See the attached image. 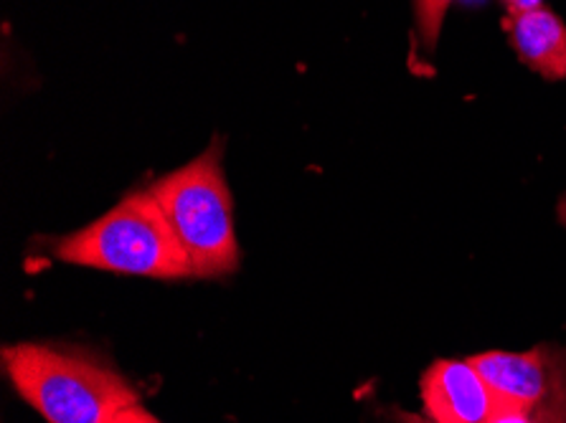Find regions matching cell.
<instances>
[{"label": "cell", "instance_id": "1", "mask_svg": "<svg viewBox=\"0 0 566 423\" xmlns=\"http://www.w3.org/2000/svg\"><path fill=\"white\" fill-rule=\"evenodd\" d=\"M3 370L15 393L49 423H102L113 411L140 401L109 362L62 345H6Z\"/></svg>", "mask_w": 566, "mask_h": 423}, {"label": "cell", "instance_id": "2", "mask_svg": "<svg viewBox=\"0 0 566 423\" xmlns=\"http://www.w3.org/2000/svg\"><path fill=\"white\" fill-rule=\"evenodd\" d=\"M54 256L64 264L145 279L193 276L191 262L150 188L133 191L102 219L59 239Z\"/></svg>", "mask_w": 566, "mask_h": 423}, {"label": "cell", "instance_id": "3", "mask_svg": "<svg viewBox=\"0 0 566 423\" xmlns=\"http://www.w3.org/2000/svg\"><path fill=\"white\" fill-rule=\"evenodd\" d=\"M178 244L191 262L193 276L217 279L234 274L239 244L231 211V191L221 166V142L213 140L199 158L168 172L150 186Z\"/></svg>", "mask_w": 566, "mask_h": 423}, {"label": "cell", "instance_id": "4", "mask_svg": "<svg viewBox=\"0 0 566 423\" xmlns=\"http://www.w3.org/2000/svg\"><path fill=\"white\" fill-rule=\"evenodd\" d=\"M470 362L493 388L505 409H536L566 388V356L538 345L534 350H485Z\"/></svg>", "mask_w": 566, "mask_h": 423}, {"label": "cell", "instance_id": "5", "mask_svg": "<svg viewBox=\"0 0 566 423\" xmlns=\"http://www.w3.org/2000/svg\"><path fill=\"white\" fill-rule=\"evenodd\" d=\"M422 416L432 423H488L505 411L470 358H440L419 378Z\"/></svg>", "mask_w": 566, "mask_h": 423}, {"label": "cell", "instance_id": "6", "mask_svg": "<svg viewBox=\"0 0 566 423\" xmlns=\"http://www.w3.org/2000/svg\"><path fill=\"white\" fill-rule=\"evenodd\" d=\"M503 31L516 51L518 62L548 82L566 80V23L552 8L505 15Z\"/></svg>", "mask_w": 566, "mask_h": 423}, {"label": "cell", "instance_id": "7", "mask_svg": "<svg viewBox=\"0 0 566 423\" xmlns=\"http://www.w3.org/2000/svg\"><path fill=\"white\" fill-rule=\"evenodd\" d=\"M391 423H432L422 413H411L401 409H391ZM488 423H566V388L554 393L552 399L544 401L536 409H505L493 421Z\"/></svg>", "mask_w": 566, "mask_h": 423}, {"label": "cell", "instance_id": "8", "mask_svg": "<svg viewBox=\"0 0 566 423\" xmlns=\"http://www.w3.org/2000/svg\"><path fill=\"white\" fill-rule=\"evenodd\" d=\"M452 0H415V23L417 36L424 51H434L440 41L444 19H448Z\"/></svg>", "mask_w": 566, "mask_h": 423}, {"label": "cell", "instance_id": "9", "mask_svg": "<svg viewBox=\"0 0 566 423\" xmlns=\"http://www.w3.org/2000/svg\"><path fill=\"white\" fill-rule=\"evenodd\" d=\"M102 423H163V421L158 416H153V413L145 409L140 401H137V403L123 405V409L113 411Z\"/></svg>", "mask_w": 566, "mask_h": 423}, {"label": "cell", "instance_id": "10", "mask_svg": "<svg viewBox=\"0 0 566 423\" xmlns=\"http://www.w3.org/2000/svg\"><path fill=\"white\" fill-rule=\"evenodd\" d=\"M505 6V15H518V13H526V11H534V8L544 6V0H501Z\"/></svg>", "mask_w": 566, "mask_h": 423}]
</instances>
